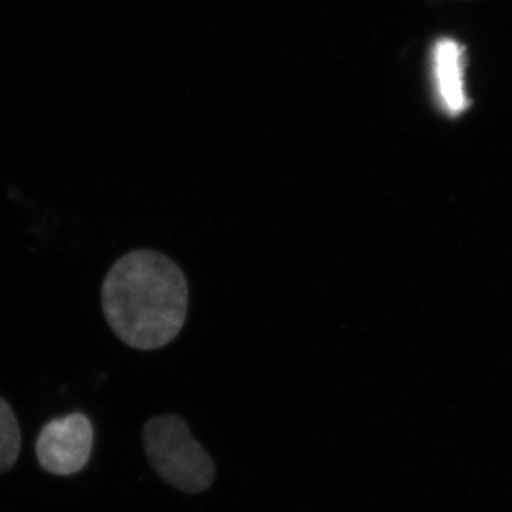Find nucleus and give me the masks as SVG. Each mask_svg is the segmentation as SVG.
<instances>
[{
  "label": "nucleus",
  "instance_id": "f257e3e1",
  "mask_svg": "<svg viewBox=\"0 0 512 512\" xmlns=\"http://www.w3.org/2000/svg\"><path fill=\"white\" fill-rule=\"evenodd\" d=\"M190 291L180 266L153 249L114 262L101 286V308L114 335L137 350L164 348L187 319Z\"/></svg>",
  "mask_w": 512,
  "mask_h": 512
},
{
  "label": "nucleus",
  "instance_id": "f03ea898",
  "mask_svg": "<svg viewBox=\"0 0 512 512\" xmlns=\"http://www.w3.org/2000/svg\"><path fill=\"white\" fill-rule=\"evenodd\" d=\"M143 446L150 466L171 487L185 494H200L214 484L215 463L194 439L183 417L164 414L148 420Z\"/></svg>",
  "mask_w": 512,
  "mask_h": 512
},
{
  "label": "nucleus",
  "instance_id": "7ed1b4c3",
  "mask_svg": "<svg viewBox=\"0 0 512 512\" xmlns=\"http://www.w3.org/2000/svg\"><path fill=\"white\" fill-rule=\"evenodd\" d=\"M93 440V424L86 414L76 412L50 420L36 441L40 467L55 476L79 473L92 456Z\"/></svg>",
  "mask_w": 512,
  "mask_h": 512
},
{
  "label": "nucleus",
  "instance_id": "20e7f679",
  "mask_svg": "<svg viewBox=\"0 0 512 512\" xmlns=\"http://www.w3.org/2000/svg\"><path fill=\"white\" fill-rule=\"evenodd\" d=\"M464 69V46L448 37L440 39L433 47L434 90L448 116H460L471 106L464 86Z\"/></svg>",
  "mask_w": 512,
  "mask_h": 512
},
{
  "label": "nucleus",
  "instance_id": "39448f33",
  "mask_svg": "<svg viewBox=\"0 0 512 512\" xmlns=\"http://www.w3.org/2000/svg\"><path fill=\"white\" fill-rule=\"evenodd\" d=\"M22 447V433L12 406L0 396V474L12 470Z\"/></svg>",
  "mask_w": 512,
  "mask_h": 512
}]
</instances>
